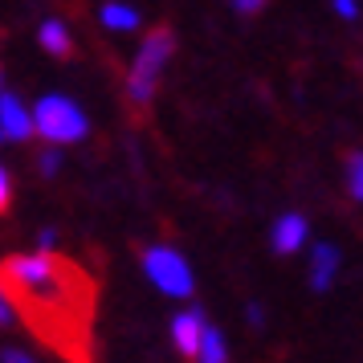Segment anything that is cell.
Wrapping results in <instances>:
<instances>
[{"label": "cell", "mask_w": 363, "mask_h": 363, "mask_svg": "<svg viewBox=\"0 0 363 363\" xmlns=\"http://www.w3.org/2000/svg\"><path fill=\"white\" fill-rule=\"evenodd\" d=\"M0 290L13 314L66 363H90L94 278L78 262L41 253H13L0 262Z\"/></svg>", "instance_id": "cell-1"}, {"label": "cell", "mask_w": 363, "mask_h": 363, "mask_svg": "<svg viewBox=\"0 0 363 363\" xmlns=\"http://www.w3.org/2000/svg\"><path fill=\"white\" fill-rule=\"evenodd\" d=\"M172 53H176L172 29H155V33L143 41V50L135 53V66H131V74H127V99H131L135 106H147V102L155 99L160 74H164Z\"/></svg>", "instance_id": "cell-2"}, {"label": "cell", "mask_w": 363, "mask_h": 363, "mask_svg": "<svg viewBox=\"0 0 363 363\" xmlns=\"http://www.w3.org/2000/svg\"><path fill=\"white\" fill-rule=\"evenodd\" d=\"M33 131H41L50 143H74L86 135V115L62 94H45L33 111Z\"/></svg>", "instance_id": "cell-3"}, {"label": "cell", "mask_w": 363, "mask_h": 363, "mask_svg": "<svg viewBox=\"0 0 363 363\" xmlns=\"http://www.w3.org/2000/svg\"><path fill=\"white\" fill-rule=\"evenodd\" d=\"M143 269H147V278L164 290L167 298H188L192 294V269L184 262L176 249L167 245H155L143 253Z\"/></svg>", "instance_id": "cell-4"}, {"label": "cell", "mask_w": 363, "mask_h": 363, "mask_svg": "<svg viewBox=\"0 0 363 363\" xmlns=\"http://www.w3.org/2000/svg\"><path fill=\"white\" fill-rule=\"evenodd\" d=\"M200 330H204V314L200 311H184L172 318V339H176V351L196 359V347H200Z\"/></svg>", "instance_id": "cell-5"}, {"label": "cell", "mask_w": 363, "mask_h": 363, "mask_svg": "<svg viewBox=\"0 0 363 363\" xmlns=\"http://www.w3.org/2000/svg\"><path fill=\"white\" fill-rule=\"evenodd\" d=\"M0 131H4V139H29L33 135V115L13 94H0Z\"/></svg>", "instance_id": "cell-6"}, {"label": "cell", "mask_w": 363, "mask_h": 363, "mask_svg": "<svg viewBox=\"0 0 363 363\" xmlns=\"http://www.w3.org/2000/svg\"><path fill=\"white\" fill-rule=\"evenodd\" d=\"M335 274H339V249L327 245V241L314 245V253H311V286L318 290V294H327Z\"/></svg>", "instance_id": "cell-7"}, {"label": "cell", "mask_w": 363, "mask_h": 363, "mask_svg": "<svg viewBox=\"0 0 363 363\" xmlns=\"http://www.w3.org/2000/svg\"><path fill=\"white\" fill-rule=\"evenodd\" d=\"M302 245H306V220L298 213L278 216V225H274V253H298Z\"/></svg>", "instance_id": "cell-8"}, {"label": "cell", "mask_w": 363, "mask_h": 363, "mask_svg": "<svg viewBox=\"0 0 363 363\" xmlns=\"http://www.w3.org/2000/svg\"><path fill=\"white\" fill-rule=\"evenodd\" d=\"M41 50L53 53V57H74V41H69L62 21H45L41 25Z\"/></svg>", "instance_id": "cell-9"}, {"label": "cell", "mask_w": 363, "mask_h": 363, "mask_svg": "<svg viewBox=\"0 0 363 363\" xmlns=\"http://www.w3.org/2000/svg\"><path fill=\"white\" fill-rule=\"evenodd\" d=\"M196 359L200 363H225V359H229V347H225V339H220V330L208 327V323H204V330H200Z\"/></svg>", "instance_id": "cell-10"}, {"label": "cell", "mask_w": 363, "mask_h": 363, "mask_svg": "<svg viewBox=\"0 0 363 363\" xmlns=\"http://www.w3.org/2000/svg\"><path fill=\"white\" fill-rule=\"evenodd\" d=\"M102 25H106V29H123V33H127V29H135V25H139V13H135V9H127V4H106V9H102Z\"/></svg>", "instance_id": "cell-11"}, {"label": "cell", "mask_w": 363, "mask_h": 363, "mask_svg": "<svg viewBox=\"0 0 363 363\" xmlns=\"http://www.w3.org/2000/svg\"><path fill=\"white\" fill-rule=\"evenodd\" d=\"M347 188H351L355 200H363V155H351V164H347Z\"/></svg>", "instance_id": "cell-12"}, {"label": "cell", "mask_w": 363, "mask_h": 363, "mask_svg": "<svg viewBox=\"0 0 363 363\" xmlns=\"http://www.w3.org/2000/svg\"><path fill=\"white\" fill-rule=\"evenodd\" d=\"M9 204H13V180H9V172L0 167V216L9 213Z\"/></svg>", "instance_id": "cell-13"}, {"label": "cell", "mask_w": 363, "mask_h": 363, "mask_svg": "<svg viewBox=\"0 0 363 363\" xmlns=\"http://www.w3.org/2000/svg\"><path fill=\"white\" fill-rule=\"evenodd\" d=\"M330 9H335L343 21H355V17H359V0H330Z\"/></svg>", "instance_id": "cell-14"}, {"label": "cell", "mask_w": 363, "mask_h": 363, "mask_svg": "<svg viewBox=\"0 0 363 363\" xmlns=\"http://www.w3.org/2000/svg\"><path fill=\"white\" fill-rule=\"evenodd\" d=\"M233 9H237L241 17H249V13H262V9H265V0H233Z\"/></svg>", "instance_id": "cell-15"}, {"label": "cell", "mask_w": 363, "mask_h": 363, "mask_svg": "<svg viewBox=\"0 0 363 363\" xmlns=\"http://www.w3.org/2000/svg\"><path fill=\"white\" fill-rule=\"evenodd\" d=\"M57 164H62V160H57V151H45V155H41V172H45V176H53Z\"/></svg>", "instance_id": "cell-16"}, {"label": "cell", "mask_w": 363, "mask_h": 363, "mask_svg": "<svg viewBox=\"0 0 363 363\" xmlns=\"http://www.w3.org/2000/svg\"><path fill=\"white\" fill-rule=\"evenodd\" d=\"M9 323H13V306H9V298L0 290V327H9Z\"/></svg>", "instance_id": "cell-17"}, {"label": "cell", "mask_w": 363, "mask_h": 363, "mask_svg": "<svg viewBox=\"0 0 363 363\" xmlns=\"http://www.w3.org/2000/svg\"><path fill=\"white\" fill-rule=\"evenodd\" d=\"M4 363H33L29 355H21V351H4Z\"/></svg>", "instance_id": "cell-18"}, {"label": "cell", "mask_w": 363, "mask_h": 363, "mask_svg": "<svg viewBox=\"0 0 363 363\" xmlns=\"http://www.w3.org/2000/svg\"><path fill=\"white\" fill-rule=\"evenodd\" d=\"M0 139H4V131H0Z\"/></svg>", "instance_id": "cell-19"}]
</instances>
